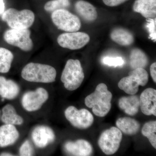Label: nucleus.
Returning <instances> with one entry per match:
<instances>
[{
    "instance_id": "2",
    "label": "nucleus",
    "mask_w": 156,
    "mask_h": 156,
    "mask_svg": "<svg viewBox=\"0 0 156 156\" xmlns=\"http://www.w3.org/2000/svg\"><path fill=\"white\" fill-rule=\"evenodd\" d=\"M21 76L28 82L50 83L56 80V71L49 65L30 62L23 69Z\"/></svg>"
},
{
    "instance_id": "14",
    "label": "nucleus",
    "mask_w": 156,
    "mask_h": 156,
    "mask_svg": "<svg viewBox=\"0 0 156 156\" xmlns=\"http://www.w3.org/2000/svg\"><path fill=\"white\" fill-rule=\"evenodd\" d=\"M64 148L73 156H88L92 153V146L85 140H78L76 141H67L65 144Z\"/></svg>"
},
{
    "instance_id": "34",
    "label": "nucleus",
    "mask_w": 156,
    "mask_h": 156,
    "mask_svg": "<svg viewBox=\"0 0 156 156\" xmlns=\"http://www.w3.org/2000/svg\"><path fill=\"white\" fill-rule=\"evenodd\" d=\"M1 114H1V110H0V119H1Z\"/></svg>"
},
{
    "instance_id": "16",
    "label": "nucleus",
    "mask_w": 156,
    "mask_h": 156,
    "mask_svg": "<svg viewBox=\"0 0 156 156\" xmlns=\"http://www.w3.org/2000/svg\"><path fill=\"white\" fill-rule=\"evenodd\" d=\"M20 92V88L16 82L0 76V96L3 99H14L18 96Z\"/></svg>"
},
{
    "instance_id": "19",
    "label": "nucleus",
    "mask_w": 156,
    "mask_h": 156,
    "mask_svg": "<svg viewBox=\"0 0 156 156\" xmlns=\"http://www.w3.org/2000/svg\"><path fill=\"white\" fill-rule=\"evenodd\" d=\"M1 120L5 124L20 126L23 123V119L17 113L16 109L11 104L6 105L2 109Z\"/></svg>"
},
{
    "instance_id": "30",
    "label": "nucleus",
    "mask_w": 156,
    "mask_h": 156,
    "mask_svg": "<svg viewBox=\"0 0 156 156\" xmlns=\"http://www.w3.org/2000/svg\"><path fill=\"white\" fill-rule=\"evenodd\" d=\"M106 5L109 7H115L125 3L128 0H102Z\"/></svg>"
},
{
    "instance_id": "17",
    "label": "nucleus",
    "mask_w": 156,
    "mask_h": 156,
    "mask_svg": "<svg viewBox=\"0 0 156 156\" xmlns=\"http://www.w3.org/2000/svg\"><path fill=\"white\" fill-rule=\"evenodd\" d=\"M75 8L78 14L87 22H93L97 18L98 13L95 7L88 2L78 0L75 3Z\"/></svg>"
},
{
    "instance_id": "8",
    "label": "nucleus",
    "mask_w": 156,
    "mask_h": 156,
    "mask_svg": "<svg viewBox=\"0 0 156 156\" xmlns=\"http://www.w3.org/2000/svg\"><path fill=\"white\" fill-rule=\"evenodd\" d=\"M122 138V134L119 129L112 127L101 134L98 140V145L105 154H113L119 148Z\"/></svg>"
},
{
    "instance_id": "13",
    "label": "nucleus",
    "mask_w": 156,
    "mask_h": 156,
    "mask_svg": "<svg viewBox=\"0 0 156 156\" xmlns=\"http://www.w3.org/2000/svg\"><path fill=\"white\" fill-rule=\"evenodd\" d=\"M140 106L144 114L156 116V90L148 88L142 92L140 96Z\"/></svg>"
},
{
    "instance_id": "11",
    "label": "nucleus",
    "mask_w": 156,
    "mask_h": 156,
    "mask_svg": "<svg viewBox=\"0 0 156 156\" xmlns=\"http://www.w3.org/2000/svg\"><path fill=\"white\" fill-rule=\"evenodd\" d=\"M90 41L89 35L81 32H73L61 34L57 42L62 48L76 50L83 48Z\"/></svg>"
},
{
    "instance_id": "3",
    "label": "nucleus",
    "mask_w": 156,
    "mask_h": 156,
    "mask_svg": "<svg viewBox=\"0 0 156 156\" xmlns=\"http://www.w3.org/2000/svg\"><path fill=\"white\" fill-rule=\"evenodd\" d=\"M84 78L80 62L78 59H69L61 77V80L65 88L69 91H74L80 87Z\"/></svg>"
},
{
    "instance_id": "29",
    "label": "nucleus",
    "mask_w": 156,
    "mask_h": 156,
    "mask_svg": "<svg viewBox=\"0 0 156 156\" xmlns=\"http://www.w3.org/2000/svg\"><path fill=\"white\" fill-rule=\"evenodd\" d=\"M104 64L110 66L116 67L122 66L125 63L124 59L121 57H105L103 58Z\"/></svg>"
},
{
    "instance_id": "28",
    "label": "nucleus",
    "mask_w": 156,
    "mask_h": 156,
    "mask_svg": "<svg viewBox=\"0 0 156 156\" xmlns=\"http://www.w3.org/2000/svg\"><path fill=\"white\" fill-rule=\"evenodd\" d=\"M146 27L149 33L150 38L154 42L156 41V19L154 18H148L147 20Z\"/></svg>"
},
{
    "instance_id": "21",
    "label": "nucleus",
    "mask_w": 156,
    "mask_h": 156,
    "mask_svg": "<svg viewBox=\"0 0 156 156\" xmlns=\"http://www.w3.org/2000/svg\"><path fill=\"white\" fill-rule=\"evenodd\" d=\"M116 125L120 131L129 135L136 134L140 128V124L137 121L129 117H123L118 119Z\"/></svg>"
},
{
    "instance_id": "5",
    "label": "nucleus",
    "mask_w": 156,
    "mask_h": 156,
    "mask_svg": "<svg viewBox=\"0 0 156 156\" xmlns=\"http://www.w3.org/2000/svg\"><path fill=\"white\" fill-rule=\"evenodd\" d=\"M148 81V74L142 68L135 69L129 76L120 80L118 87L128 95H134L138 92L139 86L144 87Z\"/></svg>"
},
{
    "instance_id": "22",
    "label": "nucleus",
    "mask_w": 156,
    "mask_h": 156,
    "mask_svg": "<svg viewBox=\"0 0 156 156\" xmlns=\"http://www.w3.org/2000/svg\"><path fill=\"white\" fill-rule=\"evenodd\" d=\"M110 37L113 41L122 46H129L132 44L134 41L132 34L125 29H115L111 33Z\"/></svg>"
},
{
    "instance_id": "4",
    "label": "nucleus",
    "mask_w": 156,
    "mask_h": 156,
    "mask_svg": "<svg viewBox=\"0 0 156 156\" xmlns=\"http://www.w3.org/2000/svg\"><path fill=\"white\" fill-rule=\"evenodd\" d=\"M2 14L3 21L7 23L12 29H28L33 25L35 20L34 12L27 9L18 11L11 8L4 11Z\"/></svg>"
},
{
    "instance_id": "1",
    "label": "nucleus",
    "mask_w": 156,
    "mask_h": 156,
    "mask_svg": "<svg viewBox=\"0 0 156 156\" xmlns=\"http://www.w3.org/2000/svg\"><path fill=\"white\" fill-rule=\"evenodd\" d=\"M112 95L104 83L98 84L93 93L88 95L85 103L89 108H92L93 113L100 117L106 116L112 107Z\"/></svg>"
},
{
    "instance_id": "31",
    "label": "nucleus",
    "mask_w": 156,
    "mask_h": 156,
    "mask_svg": "<svg viewBox=\"0 0 156 156\" xmlns=\"http://www.w3.org/2000/svg\"><path fill=\"white\" fill-rule=\"evenodd\" d=\"M151 76L155 83H156V63L154 62L150 67Z\"/></svg>"
},
{
    "instance_id": "24",
    "label": "nucleus",
    "mask_w": 156,
    "mask_h": 156,
    "mask_svg": "<svg viewBox=\"0 0 156 156\" xmlns=\"http://www.w3.org/2000/svg\"><path fill=\"white\" fill-rule=\"evenodd\" d=\"M14 55L10 50L0 48V73H6L11 69Z\"/></svg>"
},
{
    "instance_id": "26",
    "label": "nucleus",
    "mask_w": 156,
    "mask_h": 156,
    "mask_svg": "<svg viewBox=\"0 0 156 156\" xmlns=\"http://www.w3.org/2000/svg\"><path fill=\"white\" fill-rule=\"evenodd\" d=\"M70 5L69 0H53L47 2L44 9L47 12H53L59 9H67Z\"/></svg>"
},
{
    "instance_id": "9",
    "label": "nucleus",
    "mask_w": 156,
    "mask_h": 156,
    "mask_svg": "<svg viewBox=\"0 0 156 156\" xmlns=\"http://www.w3.org/2000/svg\"><path fill=\"white\" fill-rule=\"evenodd\" d=\"M49 94L44 88L39 87L34 91L25 92L21 98V105L26 111L39 110L48 100Z\"/></svg>"
},
{
    "instance_id": "23",
    "label": "nucleus",
    "mask_w": 156,
    "mask_h": 156,
    "mask_svg": "<svg viewBox=\"0 0 156 156\" xmlns=\"http://www.w3.org/2000/svg\"><path fill=\"white\" fill-rule=\"evenodd\" d=\"M130 65L133 69L146 67L148 63V58L146 54L138 48L131 50L130 55Z\"/></svg>"
},
{
    "instance_id": "32",
    "label": "nucleus",
    "mask_w": 156,
    "mask_h": 156,
    "mask_svg": "<svg viewBox=\"0 0 156 156\" xmlns=\"http://www.w3.org/2000/svg\"><path fill=\"white\" fill-rule=\"evenodd\" d=\"M5 5L4 0H0V14H2L5 11Z\"/></svg>"
},
{
    "instance_id": "12",
    "label": "nucleus",
    "mask_w": 156,
    "mask_h": 156,
    "mask_svg": "<svg viewBox=\"0 0 156 156\" xmlns=\"http://www.w3.org/2000/svg\"><path fill=\"white\" fill-rule=\"evenodd\" d=\"M31 137L37 147L44 148L53 143L56 136L52 128L42 125L34 128L32 132Z\"/></svg>"
},
{
    "instance_id": "10",
    "label": "nucleus",
    "mask_w": 156,
    "mask_h": 156,
    "mask_svg": "<svg viewBox=\"0 0 156 156\" xmlns=\"http://www.w3.org/2000/svg\"><path fill=\"white\" fill-rule=\"evenodd\" d=\"M66 119L73 127L80 129H85L92 126L94 118L86 109L78 110L73 106L68 107L65 111Z\"/></svg>"
},
{
    "instance_id": "33",
    "label": "nucleus",
    "mask_w": 156,
    "mask_h": 156,
    "mask_svg": "<svg viewBox=\"0 0 156 156\" xmlns=\"http://www.w3.org/2000/svg\"><path fill=\"white\" fill-rule=\"evenodd\" d=\"M0 156H14L13 154L8 152H3L0 154Z\"/></svg>"
},
{
    "instance_id": "27",
    "label": "nucleus",
    "mask_w": 156,
    "mask_h": 156,
    "mask_svg": "<svg viewBox=\"0 0 156 156\" xmlns=\"http://www.w3.org/2000/svg\"><path fill=\"white\" fill-rule=\"evenodd\" d=\"M19 154L21 156L33 155L34 150L30 141L26 140L20 146L19 148Z\"/></svg>"
},
{
    "instance_id": "18",
    "label": "nucleus",
    "mask_w": 156,
    "mask_h": 156,
    "mask_svg": "<svg viewBox=\"0 0 156 156\" xmlns=\"http://www.w3.org/2000/svg\"><path fill=\"white\" fill-rule=\"evenodd\" d=\"M133 9L147 19L155 18L156 0H136Z\"/></svg>"
},
{
    "instance_id": "20",
    "label": "nucleus",
    "mask_w": 156,
    "mask_h": 156,
    "mask_svg": "<svg viewBox=\"0 0 156 156\" xmlns=\"http://www.w3.org/2000/svg\"><path fill=\"white\" fill-rule=\"evenodd\" d=\"M119 107L126 113L133 116L138 112L140 107L139 98L136 95L121 98L119 101Z\"/></svg>"
},
{
    "instance_id": "15",
    "label": "nucleus",
    "mask_w": 156,
    "mask_h": 156,
    "mask_svg": "<svg viewBox=\"0 0 156 156\" xmlns=\"http://www.w3.org/2000/svg\"><path fill=\"white\" fill-rule=\"evenodd\" d=\"M19 131L15 126L5 124L0 127V147L13 145L19 139Z\"/></svg>"
},
{
    "instance_id": "7",
    "label": "nucleus",
    "mask_w": 156,
    "mask_h": 156,
    "mask_svg": "<svg viewBox=\"0 0 156 156\" xmlns=\"http://www.w3.org/2000/svg\"><path fill=\"white\" fill-rule=\"evenodd\" d=\"M30 30L28 29H12L6 31L3 37L5 41L9 44L28 52L33 48V43L30 38Z\"/></svg>"
},
{
    "instance_id": "25",
    "label": "nucleus",
    "mask_w": 156,
    "mask_h": 156,
    "mask_svg": "<svg viewBox=\"0 0 156 156\" xmlns=\"http://www.w3.org/2000/svg\"><path fill=\"white\" fill-rule=\"evenodd\" d=\"M142 134L147 137L152 146L156 148V122L150 121L146 123L142 129Z\"/></svg>"
},
{
    "instance_id": "6",
    "label": "nucleus",
    "mask_w": 156,
    "mask_h": 156,
    "mask_svg": "<svg viewBox=\"0 0 156 156\" xmlns=\"http://www.w3.org/2000/svg\"><path fill=\"white\" fill-rule=\"evenodd\" d=\"M51 18L58 29L66 32H76L81 28V21L79 17L65 9L53 11Z\"/></svg>"
}]
</instances>
